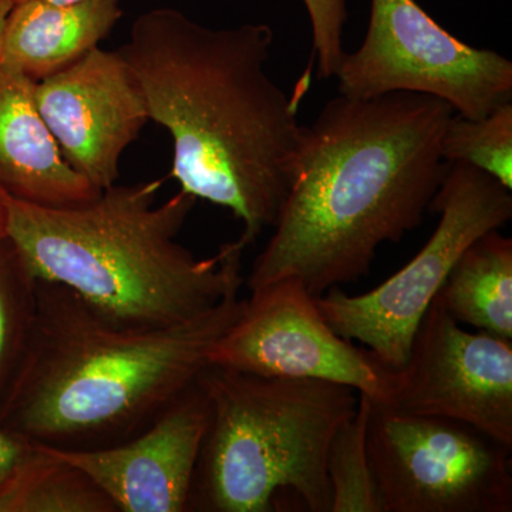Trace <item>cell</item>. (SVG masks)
<instances>
[{
	"instance_id": "obj_20",
	"label": "cell",
	"mask_w": 512,
	"mask_h": 512,
	"mask_svg": "<svg viewBox=\"0 0 512 512\" xmlns=\"http://www.w3.org/2000/svg\"><path fill=\"white\" fill-rule=\"evenodd\" d=\"M312 28V56L318 62L319 79H330L338 72L345 55L343 26L348 20L345 0H302Z\"/></svg>"
},
{
	"instance_id": "obj_15",
	"label": "cell",
	"mask_w": 512,
	"mask_h": 512,
	"mask_svg": "<svg viewBox=\"0 0 512 512\" xmlns=\"http://www.w3.org/2000/svg\"><path fill=\"white\" fill-rule=\"evenodd\" d=\"M434 301L458 323L512 340V239L498 229L474 239Z\"/></svg>"
},
{
	"instance_id": "obj_19",
	"label": "cell",
	"mask_w": 512,
	"mask_h": 512,
	"mask_svg": "<svg viewBox=\"0 0 512 512\" xmlns=\"http://www.w3.org/2000/svg\"><path fill=\"white\" fill-rule=\"evenodd\" d=\"M37 278L6 239L0 245V383L15 360L22 365L36 313Z\"/></svg>"
},
{
	"instance_id": "obj_16",
	"label": "cell",
	"mask_w": 512,
	"mask_h": 512,
	"mask_svg": "<svg viewBox=\"0 0 512 512\" xmlns=\"http://www.w3.org/2000/svg\"><path fill=\"white\" fill-rule=\"evenodd\" d=\"M37 446L3 512H119L86 473Z\"/></svg>"
},
{
	"instance_id": "obj_21",
	"label": "cell",
	"mask_w": 512,
	"mask_h": 512,
	"mask_svg": "<svg viewBox=\"0 0 512 512\" xmlns=\"http://www.w3.org/2000/svg\"><path fill=\"white\" fill-rule=\"evenodd\" d=\"M37 453L39 446L35 441L0 424V511H5L10 494Z\"/></svg>"
},
{
	"instance_id": "obj_1",
	"label": "cell",
	"mask_w": 512,
	"mask_h": 512,
	"mask_svg": "<svg viewBox=\"0 0 512 512\" xmlns=\"http://www.w3.org/2000/svg\"><path fill=\"white\" fill-rule=\"evenodd\" d=\"M456 114L429 94L328 101L302 126L295 174L249 291L291 278L313 296L369 272L384 242L419 227L448 163L441 137Z\"/></svg>"
},
{
	"instance_id": "obj_12",
	"label": "cell",
	"mask_w": 512,
	"mask_h": 512,
	"mask_svg": "<svg viewBox=\"0 0 512 512\" xmlns=\"http://www.w3.org/2000/svg\"><path fill=\"white\" fill-rule=\"evenodd\" d=\"M208 421L197 380L130 439L86 450L40 446L92 478L119 512H185Z\"/></svg>"
},
{
	"instance_id": "obj_17",
	"label": "cell",
	"mask_w": 512,
	"mask_h": 512,
	"mask_svg": "<svg viewBox=\"0 0 512 512\" xmlns=\"http://www.w3.org/2000/svg\"><path fill=\"white\" fill-rule=\"evenodd\" d=\"M372 399L359 394L357 409L336 431L326 457L330 512H383L367 448Z\"/></svg>"
},
{
	"instance_id": "obj_9",
	"label": "cell",
	"mask_w": 512,
	"mask_h": 512,
	"mask_svg": "<svg viewBox=\"0 0 512 512\" xmlns=\"http://www.w3.org/2000/svg\"><path fill=\"white\" fill-rule=\"evenodd\" d=\"M210 366L342 384L380 404L392 402L397 375L372 350L338 335L319 311L316 296L291 278L251 292L212 346Z\"/></svg>"
},
{
	"instance_id": "obj_13",
	"label": "cell",
	"mask_w": 512,
	"mask_h": 512,
	"mask_svg": "<svg viewBox=\"0 0 512 512\" xmlns=\"http://www.w3.org/2000/svg\"><path fill=\"white\" fill-rule=\"evenodd\" d=\"M36 82L0 63V188L43 207H74L99 197L67 163L35 99Z\"/></svg>"
},
{
	"instance_id": "obj_2",
	"label": "cell",
	"mask_w": 512,
	"mask_h": 512,
	"mask_svg": "<svg viewBox=\"0 0 512 512\" xmlns=\"http://www.w3.org/2000/svg\"><path fill=\"white\" fill-rule=\"evenodd\" d=\"M274 32L265 23L212 29L175 9L138 16L120 47L150 121L173 141L171 177L197 200L234 212L242 241L274 227L295 174L302 124L266 72Z\"/></svg>"
},
{
	"instance_id": "obj_14",
	"label": "cell",
	"mask_w": 512,
	"mask_h": 512,
	"mask_svg": "<svg viewBox=\"0 0 512 512\" xmlns=\"http://www.w3.org/2000/svg\"><path fill=\"white\" fill-rule=\"evenodd\" d=\"M121 16V0L13 3L0 36V63L39 82L99 47Z\"/></svg>"
},
{
	"instance_id": "obj_23",
	"label": "cell",
	"mask_w": 512,
	"mask_h": 512,
	"mask_svg": "<svg viewBox=\"0 0 512 512\" xmlns=\"http://www.w3.org/2000/svg\"><path fill=\"white\" fill-rule=\"evenodd\" d=\"M8 239V234H6V218H5V210H3L2 202H0V245Z\"/></svg>"
},
{
	"instance_id": "obj_18",
	"label": "cell",
	"mask_w": 512,
	"mask_h": 512,
	"mask_svg": "<svg viewBox=\"0 0 512 512\" xmlns=\"http://www.w3.org/2000/svg\"><path fill=\"white\" fill-rule=\"evenodd\" d=\"M441 157L484 171L512 190V101L480 119L454 114L441 137Z\"/></svg>"
},
{
	"instance_id": "obj_22",
	"label": "cell",
	"mask_w": 512,
	"mask_h": 512,
	"mask_svg": "<svg viewBox=\"0 0 512 512\" xmlns=\"http://www.w3.org/2000/svg\"><path fill=\"white\" fill-rule=\"evenodd\" d=\"M12 6V0H0V36H2L3 26H5V20L8 18Z\"/></svg>"
},
{
	"instance_id": "obj_10",
	"label": "cell",
	"mask_w": 512,
	"mask_h": 512,
	"mask_svg": "<svg viewBox=\"0 0 512 512\" xmlns=\"http://www.w3.org/2000/svg\"><path fill=\"white\" fill-rule=\"evenodd\" d=\"M386 406L463 421L512 448V340L468 332L431 302Z\"/></svg>"
},
{
	"instance_id": "obj_4",
	"label": "cell",
	"mask_w": 512,
	"mask_h": 512,
	"mask_svg": "<svg viewBox=\"0 0 512 512\" xmlns=\"http://www.w3.org/2000/svg\"><path fill=\"white\" fill-rule=\"evenodd\" d=\"M161 181L111 185L74 207H43L0 188L6 234L30 272L70 289L121 328L180 325L241 289L238 238L198 259L177 241L197 198L157 202Z\"/></svg>"
},
{
	"instance_id": "obj_11",
	"label": "cell",
	"mask_w": 512,
	"mask_h": 512,
	"mask_svg": "<svg viewBox=\"0 0 512 512\" xmlns=\"http://www.w3.org/2000/svg\"><path fill=\"white\" fill-rule=\"evenodd\" d=\"M35 99L67 163L97 190L117 184L124 151L150 121L143 90L119 50L96 47L39 80Z\"/></svg>"
},
{
	"instance_id": "obj_3",
	"label": "cell",
	"mask_w": 512,
	"mask_h": 512,
	"mask_svg": "<svg viewBox=\"0 0 512 512\" xmlns=\"http://www.w3.org/2000/svg\"><path fill=\"white\" fill-rule=\"evenodd\" d=\"M244 301L234 289L180 325L121 328L70 289L37 279L35 322L3 426L70 450L136 436L210 366Z\"/></svg>"
},
{
	"instance_id": "obj_24",
	"label": "cell",
	"mask_w": 512,
	"mask_h": 512,
	"mask_svg": "<svg viewBox=\"0 0 512 512\" xmlns=\"http://www.w3.org/2000/svg\"><path fill=\"white\" fill-rule=\"evenodd\" d=\"M13 3L28 2V0H12ZM40 2L56 3V5H69V3L79 2V0H40Z\"/></svg>"
},
{
	"instance_id": "obj_8",
	"label": "cell",
	"mask_w": 512,
	"mask_h": 512,
	"mask_svg": "<svg viewBox=\"0 0 512 512\" xmlns=\"http://www.w3.org/2000/svg\"><path fill=\"white\" fill-rule=\"evenodd\" d=\"M335 77L343 96L429 94L467 119L512 100L511 60L461 42L416 0H372L365 40L345 52Z\"/></svg>"
},
{
	"instance_id": "obj_7",
	"label": "cell",
	"mask_w": 512,
	"mask_h": 512,
	"mask_svg": "<svg viewBox=\"0 0 512 512\" xmlns=\"http://www.w3.org/2000/svg\"><path fill=\"white\" fill-rule=\"evenodd\" d=\"M367 448L383 512L512 511V448L470 424L372 402Z\"/></svg>"
},
{
	"instance_id": "obj_5",
	"label": "cell",
	"mask_w": 512,
	"mask_h": 512,
	"mask_svg": "<svg viewBox=\"0 0 512 512\" xmlns=\"http://www.w3.org/2000/svg\"><path fill=\"white\" fill-rule=\"evenodd\" d=\"M210 404L190 511L330 512L326 457L359 393L313 379L265 377L208 366Z\"/></svg>"
},
{
	"instance_id": "obj_6",
	"label": "cell",
	"mask_w": 512,
	"mask_h": 512,
	"mask_svg": "<svg viewBox=\"0 0 512 512\" xmlns=\"http://www.w3.org/2000/svg\"><path fill=\"white\" fill-rule=\"evenodd\" d=\"M430 211L440 214L433 235L382 285L362 295L332 288L316 296L338 335L359 340L394 372L406 365L414 333L464 249L511 220V190L471 165L448 164Z\"/></svg>"
}]
</instances>
